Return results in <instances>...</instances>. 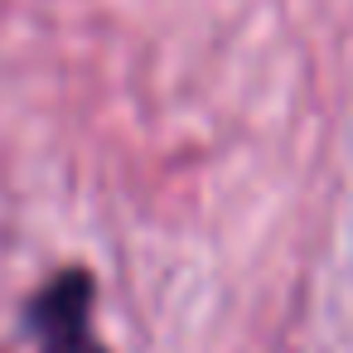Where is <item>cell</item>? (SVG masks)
<instances>
[{"label":"cell","instance_id":"6da1fadb","mask_svg":"<svg viewBox=\"0 0 353 353\" xmlns=\"http://www.w3.org/2000/svg\"><path fill=\"white\" fill-rule=\"evenodd\" d=\"M30 334L39 339V353H107V343L92 329V276L68 266L59 271L30 305H25Z\"/></svg>","mask_w":353,"mask_h":353}]
</instances>
